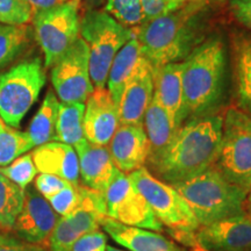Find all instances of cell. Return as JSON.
Instances as JSON below:
<instances>
[{
    "label": "cell",
    "instance_id": "9c48e42d",
    "mask_svg": "<svg viewBox=\"0 0 251 251\" xmlns=\"http://www.w3.org/2000/svg\"><path fill=\"white\" fill-rule=\"evenodd\" d=\"M31 23L45 55V67L51 68L80 37V0L35 12Z\"/></svg>",
    "mask_w": 251,
    "mask_h": 251
},
{
    "label": "cell",
    "instance_id": "e0dca14e",
    "mask_svg": "<svg viewBox=\"0 0 251 251\" xmlns=\"http://www.w3.org/2000/svg\"><path fill=\"white\" fill-rule=\"evenodd\" d=\"M79 163V178L84 186L105 192L118 170L107 147L97 146L85 137L74 146Z\"/></svg>",
    "mask_w": 251,
    "mask_h": 251
},
{
    "label": "cell",
    "instance_id": "f6af8a7d",
    "mask_svg": "<svg viewBox=\"0 0 251 251\" xmlns=\"http://www.w3.org/2000/svg\"><path fill=\"white\" fill-rule=\"evenodd\" d=\"M250 208H251V207H250ZM249 216H250V219H251V211H250V215Z\"/></svg>",
    "mask_w": 251,
    "mask_h": 251
},
{
    "label": "cell",
    "instance_id": "7c38bea8",
    "mask_svg": "<svg viewBox=\"0 0 251 251\" xmlns=\"http://www.w3.org/2000/svg\"><path fill=\"white\" fill-rule=\"evenodd\" d=\"M59 215L34 186L25 190L23 208L17 216L13 229L15 236L27 242L42 244L55 228Z\"/></svg>",
    "mask_w": 251,
    "mask_h": 251
},
{
    "label": "cell",
    "instance_id": "cb8c5ba5",
    "mask_svg": "<svg viewBox=\"0 0 251 251\" xmlns=\"http://www.w3.org/2000/svg\"><path fill=\"white\" fill-rule=\"evenodd\" d=\"M59 101L54 91L49 90L43 99L42 105L31 120L28 135L35 147L56 141V124H57Z\"/></svg>",
    "mask_w": 251,
    "mask_h": 251
},
{
    "label": "cell",
    "instance_id": "2e32d148",
    "mask_svg": "<svg viewBox=\"0 0 251 251\" xmlns=\"http://www.w3.org/2000/svg\"><path fill=\"white\" fill-rule=\"evenodd\" d=\"M107 148L114 165L126 175L146 166L149 141L143 124L119 126Z\"/></svg>",
    "mask_w": 251,
    "mask_h": 251
},
{
    "label": "cell",
    "instance_id": "603a6c76",
    "mask_svg": "<svg viewBox=\"0 0 251 251\" xmlns=\"http://www.w3.org/2000/svg\"><path fill=\"white\" fill-rule=\"evenodd\" d=\"M142 57L143 54L142 50H141L140 42L135 35L119 50V52L113 59L108 71L107 83H106L107 87L106 89L111 93L113 100L118 106L126 83L130 78L137 63Z\"/></svg>",
    "mask_w": 251,
    "mask_h": 251
},
{
    "label": "cell",
    "instance_id": "7402d4cb",
    "mask_svg": "<svg viewBox=\"0 0 251 251\" xmlns=\"http://www.w3.org/2000/svg\"><path fill=\"white\" fill-rule=\"evenodd\" d=\"M143 127L149 141L147 166L152 165L174 140L178 128L168 112L152 98L143 119Z\"/></svg>",
    "mask_w": 251,
    "mask_h": 251
},
{
    "label": "cell",
    "instance_id": "9a60e30c",
    "mask_svg": "<svg viewBox=\"0 0 251 251\" xmlns=\"http://www.w3.org/2000/svg\"><path fill=\"white\" fill-rule=\"evenodd\" d=\"M119 126V106L111 93L106 87H94L86 100L84 112V137L97 146L107 147Z\"/></svg>",
    "mask_w": 251,
    "mask_h": 251
},
{
    "label": "cell",
    "instance_id": "f1b7e54d",
    "mask_svg": "<svg viewBox=\"0 0 251 251\" xmlns=\"http://www.w3.org/2000/svg\"><path fill=\"white\" fill-rule=\"evenodd\" d=\"M103 11L130 29H135L146 21L141 0H107Z\"/></svg>",
    "mask_w": 251,
    "mask_h": 251
},
{
    "label": "cell",
    "instance_id": "e575fe53",
    "mask_svg": "<svg viewBox=\"0 0 251 251\" xmlns=\"http://www.w3.org/2000/svg\"><path fill=\"white\" fill-rule=\"evenodd\" d=\"M107 237L100 229L80 236L71 251H106Z\"/></svg>",
    "mask_w": 251,
    "mask_h": 251
},
{
    "label": "cell",
    "instance_id": "d6a6232c",
    "mask_svg": "<svg viewBox=\"0 0 251 251\" xmlns=\"http://www.w3.org/2000/svg\"><path fill=\"white\" fill-rule=\"evenodd\" d=\"M69 185L71 184L63 179V178L49 174H40L37 177H35V181H34V187L46 199L51 197L52 194L57 193L58 191L63 190L64 187L69 186Z\"/></svg>",
    "mask_w": 251,
    "mask_h": 251
},
{
    "label": "cell",
    "instance_id": "44dd1931",
    "mask_svg": "<svg viewBox=\"0 0 251 251\" xmlns=\"http://www.w3.org/2000/svg\"><path fill=\"white\" fill-rule=\"evenodd\" d=\"M231 50L237 108L251 117V34H233Z\"/></svg>",
    "mask_w": 251,
    "mask_h": 251
},
{
    "label": "cell",
    "instance_id": "ffe728a7",
    "mask_svg": "<svg viewBox=\"0 0 251 251\" xmlns=\"http://www.w3.org/2000/svg\"><path fill=\"white\" fill-rule=\"evenodd\" d=\"M184 61L169 63L153 71V99L156 100L172 120L180 127V111L183 105Z\"/></svg>",
    "mask_w": 251,
    "mask_h": 251
},
{
    "label": "cell",
    "instance_id": "484cf974",
    "mask_svg": "<svg viewBox=\"0 0 251 251\" xmlns=\"http://www.w3.org/2000/svg\"><path fill=\"white\" fill-rule=\"evenodd\" d=\"M24 200L25 190L0 174V231H12Z\"/></svg>",
    "mask_w": 251,
    "mask_h": 251
},
{
    "label": "cell",
    "instance_id": "74e56055",
    "mask_svg": "<svg viewBox=\"0 0 251 251\" xmlns=\"http://www.w3.org/2000/svg\"><path fill=\"white\" fill-rule=\"evenodd\" d=\"M30 7L33 8L34 13L35 12L42 11V9H47L50 7H54L56 5L62 4V0H26Z\"/></svg>",
    "mask_w": 251,
    "mask_h": 251
},
{
    "label": "cell",
    "instance_id": "7a4b0ae2",
    "mask_svg": "<svg viewBox=\"0 0 251 251\" xmlns=\"http://www.w3.org/2000/svg\"><path fill=\"white\" fill-rule=\"evenodd\" d=\"M222 139V118L216 114L188 119L178 128L174 140L152 165L151 175L177 185L215 165Z\"/></svg>",
    "mask_w": 251,
    "mask_h": 251
},
{
    "label": "cell",
    "instance_id": "ab89813d",
    "mask_svg": "<svg viewBox=\"0 0 251 251\" xmlns=\"http://www.w3.org/2000/svg\"><path fill=\"white\" fill-rule=\"evenodd\" d=\"M106 251H125V250L118 249V248H114L113 246H107V248H106Z\"/></svg>",
    "mask_w": 251,
    "mask_h": 251
},
{
    "label": "cell",
    "instance_id": "836d02e7",
    "mask_svg": "<svg viewBox=\"0 0 251 251\" xmlns=\"http://www.w3.org/2000/svg\"><path fill=\"white\" fill-rule=\"evenodd\" d=\"M141 4H142L146 21L170 13L183 5L174 0H141Z\"/></svg>",
    "mask_w": 251,
    "mask_h": 251
},
{
    "label": "cell",
    "instance_id": "ba28073f",
    "mask_svg": "<svg viewBox=\"0 0 251 251\" xmlns=\"http://www.w3.org/2000/svg\"><path fill=\"white\" fill-rule=\"evenodd\" d=\"M215 168L226 179L249 192L251 185V117L236 107L222 118V139Z\"/></svg>",
    "mask_w": 251,
    "mask_h": 251
},
{
    "label": "cell",
    "instance_id": "1f68e13d",
    "mask_svg": "<svg viewBox=\"0 0 251 251\" xmlns=\"http://www.w3.org/2000/svg\"><path fill=\"white\" fill-rule=\"evenodd\" d=\"M50 206L59 216H64L75 208L78 202L77 187L69 185L51 197L47 198Z\"/></svg>",
    "mask_w": 251,
    "mask_h": 251
},
{
    "label": "cell",
    "instance_id": "5bb4252c",
    "mask_svg": "<svg viewBox=\"0 0 251 251\" xmlns=\"http://www.w3.org/2000/svg\"><path fill=\"white\" fill-rule=\"evenodd\" d=\"M153 98V69L143 57L126 83L119 101L120 125L143 124L144 114Z\"/></svg>",
    "mask_w": 251,
    "mask_h": 251
},
{
    "label": "cell",
    "instance_id": "8fae6325",
    "mask_svg": "<svg viewBox=\"0 0 251 251\" xmlns=\"http://www.w3.org/2000/svg\"><path fill=\"white\" fill-rule=\"evenodd\" d=\"M50 79L62 102H86L94 86L90 76L89 47L81 37L52 65Z\"/></svg>",
    "mask_w": 251,
    "mask_h": 251
},
{
    "label": "cell",
    "instance_id": "7bdbcfd3",
    "mask_svg": "<svg viewBox=\"0 0 251 251\" xmlns=\"http://www.w3.org/2000/svg\"><path fill=\"white\" fill-rule=\"evenodd\" d=\"M192 251H203V250L200 249V248L198 247V248H194V249H192Z\"/></svg>",
    "mask_w": 251,
    "mask_h": 251
},
{
    "label": "cell",
    "instance_id": "ac0fdd59",
    "mask_svg": "<svg viewBox=\"0 0 251 251\" xmlns=\"http://www.w3.org/2000/svg\"><path fill=\"white\" fill-rule=\"evenodd\" d=\"M31 158L40 174L61 177L72 186H79V163L76 150L72 146L52 141L35 147Z\"/></svg>",
    "mask_w": 251,
    "mask_h": 251
},
{
    "label": "cell",
    "instance_id": "5b68a950",
    "mask_svg": "<svg viewBox=\"0 0 251 251\" xmlns=\"http://www.w3.org/2000/svg\"><path fill=\"white\" fill-rule=\"evenodd\" d=\"M128 177L172 236L192 249L198 248L196 233L199 224L178 191L150 174L146 166L128 174Z\"/></svg>",
    "mask_w": 251,
    "mask_h": 251
},
{
    "label": "cell",
    "instance_id": "d6986e66",
    "mask_svg": "<svg viewBox=\"0 0 251 251\" xmlns=\"http://www.w3.org/2000/svg\"><path fill=\"white\" fill-rule=\"evenodd\" d=\"M100 227L114 242L129 251H183L162 234L124 225L107 216L102 220Z\"/></svg>",
    "mask_w": 251,
    "mask_h": 251
},
{
    "label": "cell",
    "instance_id": "8992f818",
    "mask_svg": "<svg viewBox=\"0 0 251 251\" xmlns=\"http://www.w3.org/2000/svg\"><path fill=\"white\" fill-rule=\"evenodd\" d=\"M135 36L103 9L83 12L80 17V37L86 42L90 54V76L96 89H103L115 55Z\"/></svg>",
    "mask_w": 251,
    "mask_h": 251
},
{
    "label": "cell",
    "instance_id": "83f0119b",
    "mask_svg": "<svg viewBox=\"0 0 251 251\" xmlns=\"http://www.w3.org/2000/svg\"><path fill=\"white\" fill-rule=\"evenodd\" d=\"M34 148L27 131L17 130L0 122V166H6Z\"/></svg>",
    "mask_w": 251,
    "mask_h": 251
},
{
    "label": "cell",
    "instance_id": "3957f363",
    "mask_svg": "<svg viewBox=\"0 0 251 251\" xmlns=\"http://www.w3.org/2000/svg\"><path fill=\"white\" fill-rule=\"evenodd\" d=\"M226 74L227 49L221 37L213 35L184 61L180 125L212 114L224 98Z\"/></svg>",
    "mask_w": 251,
    "mask_h": 251
},
{
    "label": "cell",
    "instance_id": "b9f144b4",
    "mask_svg": "<svg viewBox=\"0 0 251 251\" xmlns=\"http://www.w3.org/2000/svg\"><path fill=\"white\" fill-rule=\"evenodd\" d=\"M174 1H178V2H180V4H185V2L193 1V0H174Z\"/></svg>",
    "mask_w": 251,
    "mask_h": 251
},
{
    "label": "cell",
    "instance_id": "ee69618b",
    "mask_svg": "<svg viewBox=\"0 0 251 251\" xmlns=\"http://www.w3.org/2000/svg\"><path fill=\"white\" fill-rule=\"evenodd\" d=\"M63 2H65V1H70V0H62Z\"/></svg>",
    "mask_w": 251,
    "mask_h": 251
},
{
    "label": "cell",
    "instance_id": "d4e9b609",
    "mask_svg": "<svg viewBox=\"0 0 251 251\" xmlns=\"http://www.w3.org/2000/svg\"><path fill=\"white\" fill-rule=\"evenodd\" d=\"M84 112L85 103L59 102L56 141L74 147L84 139Z\"/></svg>",
    "mask_w": 251,
    "mask_h": 251
},
{
    "label": "cell",
    "instance_id": "277c9868",
    "mask_svg": "<svg viewBox=\"0 0 251 251\" xmlns=\"http://www.w3.org/2000/svg\"><path fill=\"white\" fill-rule=\"evenodd\" d=\"M174 187L187 202L199 227L246 214L248 192L226 179L215 166Z\"/></svg>",
    "mask_w": 251,
    "mask_h": 251
},
{
    "label": "cell",
    "instance_id": "8d00e7d4",
    "mask_svg": "<svg viewBox=\"0 0 251 251\" xmlns=\"http://www.w3.org/2000/svg\"><path fill=\"white\" fill-rule=\"evenodd\" d=\"M228 8L237 23L251 30V0H228Z\"/></svg>",
    "mask_w": 251,
    "mask_h": 251
},
{
    "label": "cell",
    "instance_id": "f35d334b",
    "mask_svg": "<svg viewBox=\"0 0 251 251\" xmlns=\"http://www.w3.org/2000/svg\"><path fill=\"white\" fill-rule=\"evenodd\" d=\"M106 1L107 0H80V9H83V12L100 9L105 6Z\"/></svg>",
    "mask_w": 251,
    "mask_h": 251
},
{
    "label": "cell",
    "instance_id": "d590c367",
    "mask_svg": "<svg viewBox=\"0 0 251 251\" xmlns=\"http://www.w3.org/2000/svg\"><path fill=\"white\" fill-rule=\"evenodd\" d=\"M0 251H49L41 244L21 240L6 233H0Z\"/></svg>",
    "mask_w": 251,
    "mask_h": 251
},
{
    "label": "cell",
    "instance_id": "f546056e",
    "mask_svg": "<svg viewBox=\"0 0 251 251\" xmlns=\"http://www.w3.org/2000/svg\"><path fill=\"white\" fill-rule=\"evenodd\" d=\"M37 169L34 164L31 153H25V155L18 157L15 161L6 166H0V174L5 176L7 179L13 181L19 187L26 190L28 185L37 175Z\"/></svg>",
    "mask_w": 251,
    "mask_h": 251
},
{
    "label": "cell",
    "instance_id": "bcb514c9",
    "mask_svg": "<svg viewBox=\"0 0 251 251\" xmlns=\"http://www.w3.org/2000/svg\"><path fill=\"white\" fill-rule=\"evenodd\" d=\"M183 251H187V250H185V249H183Z\"/></svg>",
    "mask_w": 251,
    "mask_h": 251
},
{
    "label": "cell",
    "instance_id": "30bf717a",
    "mask_svg": "<svg viewBox=\"0 0 251 251\" xmlns=\"http://www.w3.org/2000/svg\"><path fill=\"white\" fill-rule=\"evenodd\" d=\"M106 201V216L131 227L162 231L164 226L157 219L128 175L115 171L111 183L103 192Z\"/></svg>",
    "mask_w": 251,
    "mask_h": 251
},
{
    "label": "cell",
    "instance_id": "4dcf8cb0",
    "mask_svg": "<svg viewBox=\"0 0 251 251\" xmlns=\"http://www.w3.org/2000/svg\"><path fill=\"white\" fill-rule=\"evenodd\" d=\"M33 15V8L26 0H0V24L28 25Z\"/></svg>",
    "mask_w": 251,
    "mask_h": 251
},
{
    "label": "cell",
    "instance_id": "4fadbf2b",
    "mask_svg": "<svg viewBox=\"0 0 251 251\" xmlns=\"http://www.w3.org/2000/svg\"><path fill=\"white\" fill-rule=\"evenodd\" d=\"M203 251H251V219L242 214L202 226L196 233Z\"/></svg>",
    "mask_w": 251,
    "mask_h": 251
},
{
    "label": "cell",
    "instance_id": "7dc6e473",
    "mask_svg": "<svg viewBox=\"0 0 251 251\" xmlns=\"http://www.w3.org/2000/svg\"><path fill=\"white\" fill-rule=\"evenodd\" d=\"M0 122H1V119H0Z\"/></svg>",
    "mask_w": 251,
    "mask_h": 251
},
{
    "label": "cell",
    "instance_id": "60d3db41",
    "mask_svg": "<svg viewBox=\"0 0 251 251\" xmlns=\"http://www.w3.org/2000/svg\"><path fill=\"white\" fill-rule=\"evenodd\" d=\"M247 201H248V203H249V206L251 207V185L249 188V192H248V196H247Z\"/></svg>",
    "mask_w": 251,
    "mask_h": 251
},
{
    "label": "cell",
    "instance_id": "4316f807",
    "mask_svg": "<svg viewBox=\"0 0 251 251\" xmlns=\"http://www.w3.org/2000/svg\"><path fill=\"white\" fill-rule=\"evenodd\" d=\"M30 40L28 25L0 24V69L7 67L26 50Z\"/></svg>",
    "mask_w": 251,
    "mask_h": 251
},
{
    "label": "cell",
    "instance_id": "6da1fadb",
    "mask_svg": "<svg viewBox=\"0 0 251 251\" xmlns=\"http://www.w3.org/2000/svg\"><path fill=\"white\" fill-rule=\"evenodd\" d=\"M219 0H193L170 13L135 28L144 57L153 71L169 63L183 62L202 42L216 20Z\"/></svg>",
    "mask_w": 251,
    "mask_h": 251
},
{
    "label": "cell",
    "instance_id": "52a82bcc",
    "mask_svg": "<svg viewBox=\"0 0 251 251\" xmlns=\"http://www.w3.org/2000/svg\"><path fill=\"white\" fill-rule=\"evenodd\" d=\"M45 84L46 67L41 57L25 59L0 75V119L19 127Z\"/></svg>",
    "mask_w": 251,
    "mask_h": 251
}]
</instances>
